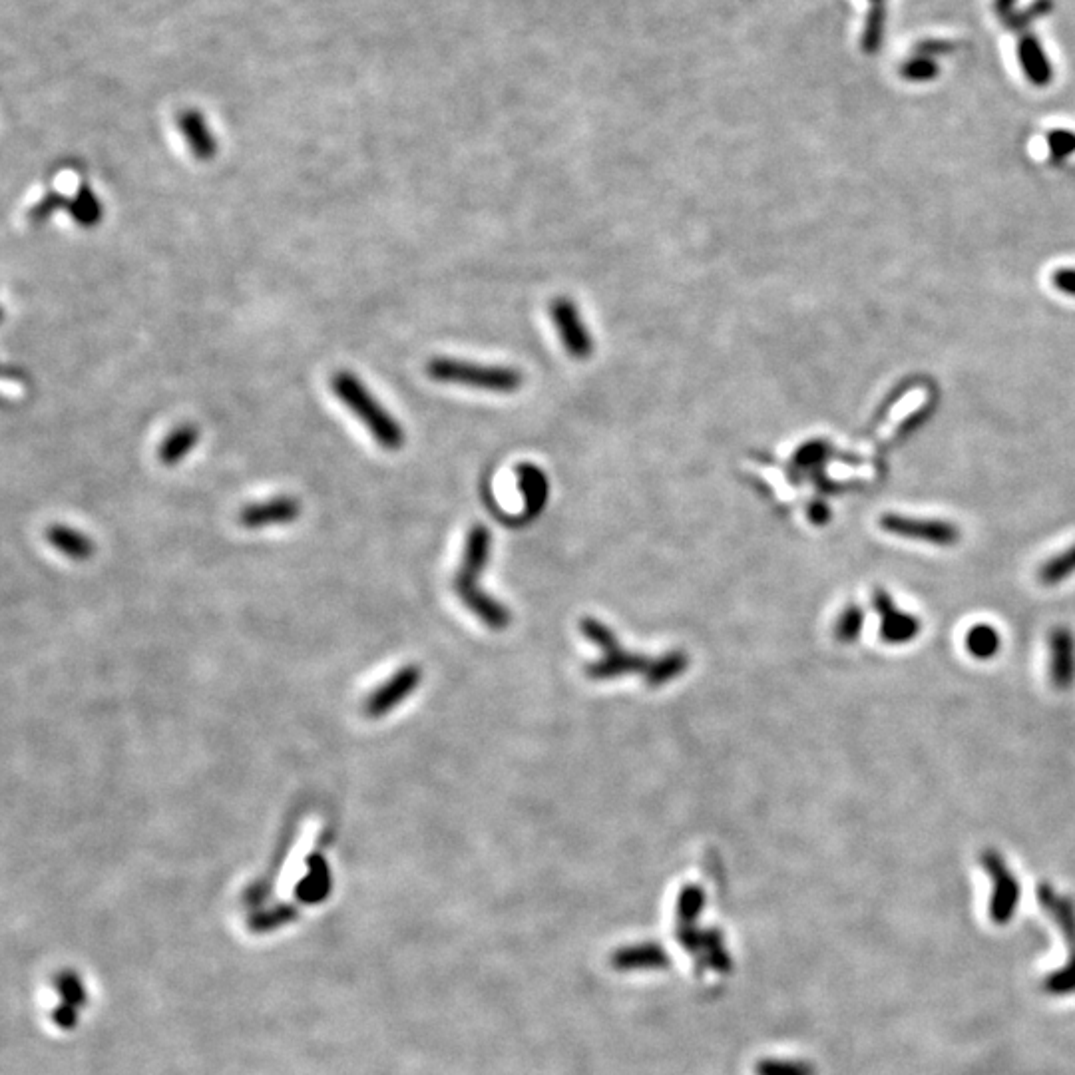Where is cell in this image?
I'll return each mask as SVG.
<instances>
[{"label": "cell", "mask_w": 1075, "mask_h": 1075, "mask_svg": "<svg viewBox=\"0 0 1075 1075\" xmlns=\"http://www.w3.org/2000/svg\"><path fill=\"white\" fill-rule=\"evenodd\" d=\"M582 632L604 653L596 663L588 665L586 669V673L592 679H614L626 673H642L649 685L659 687V685L673 681L689 665V659L683 651H671L655 659L628 653L622 645L618 644L610 628L590 618L582 622Z\"/></svg>", "instance_id": "obj_1"}, {"label": "cell", "mask_w": 1075, "mask_h": 1075, "mask_svg": "<svg viewBox=\"0 0 1075 1075\" xmlns=\"http://www.w3.org/2000/svg\"><path fill=\"white\" fill-rule=\"evenodd\" d=\"M488 556H490V532L488 528L478 524L468 532L464 556H462L460 570L456 574L454 588H456L458 598L466 604V608L476 618H480L488 628L500 632L510 624V614L502 604L492 600L478 586V580L486 568Z\"/></svg>", "instance_id": "obj_2"}, {"label": "cell", "mask_w": 1075, "mask_h": 1075, "mask_svg": "<svg viewBox=\"0 0 1075 1075\" xmlns=\"http://www.w3.org/2000/svg\"><path fill=\"white\" fill-rule=\"evenodd\" d=\"M335 397L365 425L375 442L385 450H401L405 446V429L401 423L373 397L355 373L339 371L331 377Z\"/></svg>", "instance_id": "obj_3"}, {"label": "cell", "mask_w": 1075, "mask_h": 1075, "mask_svg": "<svg viewBox=\"0 0 1075 1075\" xmlns=\"http://www.w3.org/2000/svg\"><path fill=\"white\" fill-rule=\"evenodd\" d=\"M427 375L436 383L462 385L502 395L516 393L524 383V377L518 369L500 365H478L450 357H436L429 361Z\"/></svg>", "instance_id": "obj_4"}, {"label": "cell", "mask_w": 1075, "mask_h": 1075, "mask_svg": "<svg viewBox=\"0 0 1075 1075\" xmlns=\"http://www.w3.org/2000/svg\"><path fill=\"white\" fill-rule=\"evenodd\" d=\"M1038 900L1042 904V908L1050 914V918H1054V922L1058 924V928L1062 930L1066 942H1068V950H1070V960L1064 968L1052 972L1050 976H1046L1044 980V990L1048 994H1054V996H1064V994H1074L1075 992V902L1070 896H1062L1056 892V888L1048 882H1042L1038 886Z\"/></svg>", "instance_id": "obj_5"}, {"label": "cell", "mask_w": 1075, "mask_h": 1075, "mask_svg": "<svg viewBox=\"0 0 1075 1075\" xmlns=\"http://www.w3.org/2000/svg\"><path fill=\"white\" fill-rule=\"evenodd\" d=\"M980 862L986 874L990 876V880L994 882L992 900H990V918L994 924L1004 926L1014 918L1018 910L1022 886L1018 878L1014 876V872L1010 870L1008 862L998 851L984 849L980 855Z\"/></svg>", "instance_id": "obj_6"}, {"label": "cell", "mask_w": 1075, "mask_h": 1075, "mask_svg": "<svg viewBox=\"0 0 1075 1075\" xmlns=\"http://www.w3.org/2000/svg\"><path fill=\"white\" fill-rule=\"evenodd\" d=\"M878 526L898 538L924 542L932 546H954L960 542V528L946 520L932 518H914L902 514H882Z\"/></svg>", "instance_id": "obj_7"}, {"label": "cell", "mask_w": 1075, "mask_h": 1075, "mask_svg": "<svg viewBox=\"0 0 1075 1075\" xmlns=\"http://www.w3.org/2000/svg\"><path fill=\"white\" fill-rule=\"evenodd\" d=\"M423 671L419 665H405L381 683L363 703V713L369 719H381L405 703L421 685Z\"/></svg>", "instance_id": "obj_8"}, {"label": "cell", "mask_w": 1075, "mask_h": 1075, "mask_svg": "<svg viewBox=\"0 0 1075 1075\" xmlns=\"http://www.w3.org/2000/svg\"><path fill=\"white\" fill-rule=\"evenodd\" d=\"M552 323L560 335V341L570 357L584 361L594 353V339L588 331L578 305L566 297L554 299L550 305Z\"/></svg>", "instance_id": "obj_9"}, {"label": "cell", "mask_w": 1075, "mask_h": 1075, "mask_svg": "<svg viewBox=\"0 0 1075 1075\" xmlns=\"http://www.w3.org/2000/svg\"><path fill=\"white\" fill-rule=\"evenodd\" d=\"M872 608L880 618L878 636L884 644L906 645L920 636V620L914 614L900 610L886 590L876 588L872 592Z\"/></svg>", "instance_id": "obj_10"}, {"label": "cell", "mask_w": 1075, "mask_h": 1075, "mask_svg": "<svg viewBox=\"0 0 1075 1075\" xmlns=\"http://www.w3.org/2000/svg\"><path fill=\"white\" fill-rule=\"evenodd\" d=\"M1048 673L1056 689L1066 691L1075 683V636L1066 626H1056L1048 634Z\"/></svg>", "instance_id": "obj_11"}, {"label": "cell", "mask_w": 1075, "mask_h": 1075, "mask_svg": "<svg viewBox=\"0 0 1075 1075\" xmlns=\"http://www.w3.org/2000/svg\"><path fill=\"white\" fill-rule=\"evenodd\" d=\"M301 516V504L293 496H275L271 500L249 504L239 514L237 520L247 530H259L267 526L293 524Z\"/></svg>", "instance_id": "obj_12"}, {"label": "cell", "mask_w": 1075, "mask_h": 1075, "mask_svg": "<svg viewBox=\"0 0 1075 1075\" xmlns=\"http://www.w3.org/2000/svg\"><path fill=\"white\" fill-rule=\"evenodd\" d=\"M178 126L196 160L200 162L214 160L217 156V140L206 116L200 110L190 108V110L180 112Z\"/></svg>", "instance_id": "obj_13"}, {"label": "cell", "mask_w": 1075, "mask_h": 1075, "mask_svg": "<svg viewBox=\"0 0 1075 1075\" xmlns=\"http://www.w3.org/2000/svg\"><path fill=\"white\" fill-rule=\"evenodd\" d=\"M671 962L667 950L657 942H642L616 950L612 954V966L622 972H645L663 970Z\"/></svg>", "instance_id": "obj_14"}, {"label": "cell", "mask_w": 1075, "mask_h": 1075, "mask_svg": "<svg viewBox=\"0 0 1075 1075\" xmlns=\"http://www.w3.org/2000/svg\"><path fill=\"white\" fill-rule=\"evenodd\" d=\"M46 540L52 548H56L62 556L84 562L92 558L94 554V542L80 530L66 526V524H54L46 530Z\"/></svg>", "instance_id": "obj_15"}, {"label": "cell", "mask_w": 1075, "mask_h": 1075, "mask_svg": "<svg viewBox=\"0 0 1075 1075\" xmlns=\"http://www.w3.org/2000/svg\"><path fill=\"white\" fill-rule=\"evenodd\" d=\"M200 442V429L196 425H180L166 434L158 448V460L164 466L180 464Z\"/></svg>", "instance_id": "obj_16"}, {"label": "cell", "mask_w": 1075, "mask_h": 1075, "mask_svg": "<svg viewBox=\"0 0 1075 1075\" xmlns=\"http://www.w3.org/2000/svg\"><path fill=\"white\" fill-rule=\"evenodd\" d=\"M966 651L980 661L996 657L1002 649V636L992 624H974L964 638Z\"/></svg>", "instance_id": "obj_17"}, {"label": "cell", "mask_w": 1075, "mask_h": 1075, "mask_svg": "<svg viewBox=\"0 0 1075 1075\" xmlns=\"http://www.w3.org/2000/svg\"><path fill=\"white\" fill-rule=\"evenodd\" d=\"M518 484H520V490L524 494L528 514L530 516L538 514L544 508L546 496H548L546 476L536 466L526 464V466L518 468Z\"/></svg>", "instance_id": "obj_18"}, {"label": "cell", "mask_w": 1075, "mask_h": 1075, "mask_svg": "<svg viewBox=\"0 0 1075 1075\" xmlns=\"http://www.w3.org/2000/svg\"><path fill=\"white\" fill-rule=\"evenodd\" d=\"M1075 574V544L1070 546L1068 550H1064L1062 554L1046 560L1038 572V578L1044 586L1048 588H1054V586H1060L1064 584L1068 578H1072Z\"/></svg>", "instance_id": "obj_19"}, {"label": "cell", "mask_w": 1075, "mask_h": 1075, "mask_svg": "<svg viewBox=\"0 0 1075 1075\" xmlns=\"http://www.w3.org/2000/svg\"><path fill=\"white\" fill-rule=\"evenodd\" d=\"M703 906H705V892L701 886H685L681 892H679V898H677V908H675V914H677V928L675 930H681V928H691L695 926L699 914L703 912Z\"/></svg>", "instance_id": "obj_20"}, {"label": "cell", "mask_w": 1075, "mask_h": 1075, "mask_svg": "<svg viewBox=\"0 0 1075 1075\" xmlns=\"http://www.w3.org/2000/svg\"><path fill=\"white\" fill-rule=\"evenodd\" d=\"M68 212L72 215V219L80 223L82 227H94L102 219V204L88 186H82L76 192V196L70 200Z\"/></svg>", "instance_id": "obj_21"}, {"label": "cell", "mask_w": 1075, "mask_h": 1075, "mask_svg": "<svg viewBox=\"0 0 1075 1075\" xmlns=\"http://www.w3.org/2000/svg\"><path fill=\"white\" fill-rule=\"evenodd\" d=\"M864 622H866V614L864 610L857 606V604H849L837 618V624H835V638L841 642V644H853L857 642L860 636H862V630H864Z\"/></svg>", "instance_id": "obj_22"}, {"label": "cell", "mask_w": 1075, "mask_h": 1075, "mask_svg": "<svg viewBox=\"0 0 1075 1075\" xmlns=\"http://www.w3.org/2000/svg\"><path fill=\"white\" fill-rule=\"evenodd\" d=\"M757 1075H815V1068L803 1060H779L767 1058L755 1066Z\"/></svg>", "instance_id": "obj_23"}, {"label": "cell", "mask_w": 1075, "mask_h": 1075, "mask_svg": "<svg viewBox=\"0 0 1075 1075\" xmlns=\"http://www.w3.org/2000/svg\"><path fill=\"white\" fill-rule=\"evenodd\" d=\"M68 206H70V200H68L66 196H62V194H58V192H52V194L44 196V198H42V200L28 212V219H30L32 223H42V221H46V219L54 214V212H58V210H68Z\"/></svg>", "instance_id": "obj_24"}, {"label": "cell", "mask_w": 1075, "mask_h": 1075, "mask_svg": "<svg viewBox=\"0 0 1075 1075\" xmlns=\"http://www.w3.org/2000/svg\"><path fill=\"white\" fill-rule=\"evenodd\" d=\"M1048 148H1050V156L1056 162H1062V160L1070 158L1075 152L1074 132H1068V130L1050 132L1048 134Z\"/></svg>", "instance_id": "obj_25"}, {"label": "cell", "mask_w": 1075, "mask_h": 1075, "mask_svg": "<svg viewBox=\"0 0 1075 1075\" xmlns=\"http://www.w3.org/2000/svg\"><path fill=\"white\" fill-rule=\"evenodd\" d=\"M902 74H904V78H908V80H918V82H922V80H930V78L936 76V66H934L930 60H926V58H916L914 62H910V64L904 66Z\"/></svg>", "instance_id": "obj_26"}, {"label": "cell", "mask_w": 1075, "mask_h": 1075, "mask_svg": "<svg viewBox=\"0 0 1075 1075\" xmlns=\"http://www.w3.org/2000/svg\"><path fill=\"white\" fill-rule=\"evenodd\" d=\"M1052 283H1054V287H1056L1060 293L1075 297L1074 267H1062V269L1054 271V275H1052Z\"/></svg>", "instance_id": "obj_27"}, {"label": "cell", "mask_w": 1075, "mask_h": 1075, "mask_svg": "<svg viewBox=\"0 0 1075 1075\" xmlns=\"http://www.w3.org/2000/svg\"><path fill=\"white\" fill-rule=\"evenodd\" d=\"M809 520H811L813 524H817V526L827 524V522L831 520V508H829L825 502H821V500L813 502V504L809 506Z\"/></svg>", "instance_id": "obj_28"}]
</instances>
